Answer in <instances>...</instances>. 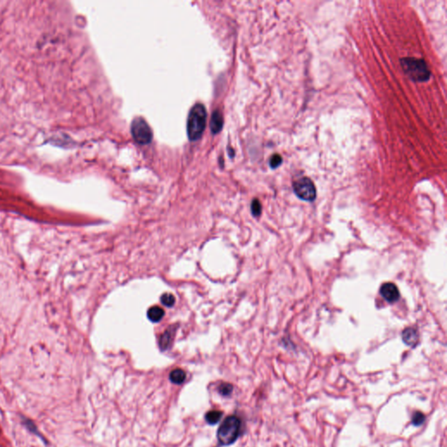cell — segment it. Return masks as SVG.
Here are the masks:
<instances>
[{
  "instance_id": "obj_17",
  "label": "cell",
  "mask_w": 447,
  "mask_h": 447,
  "mask_svg": "<svg viewBox=\"0 0 447 447\" xmlns=\"http://www.w3.org/2000/svg\"><path fill=\"white\" fill-rule=\"evenodd\" d=\"M219 393L223 396H228L233 391V386L229 383H223L219 386Z\"/></svg>"
},
{
  "instance_id": "obj_9",
  "label": "cell",
  "mask_w": 447,
  "mask_h": 447,
  "mask_svg": "<svg viewBox=\"0 0 447 447\" xmlns=\"http://www.w3.org/2000/svg\"><path fill=\"white\" fill-rule=\"evenodd\" d=\"M402 338L407 345L415 347L418 343V334L412 327H407L403 331Z\"/></svg>"
},
{
  "instance_id": "obj_5",
  "label": "cell",
  "mask_w": 447,
  "mask_h": 447,
  "mask_svg": "<svg viewBox=\"0 0 447 447\" xmlns=\"http://www.w3.org/2000/svg\"><path fill=\"white\" fill-rule=\"evenodd\" d=\"M293 188L296 196L301 199L312 202L317 197V189L310 178H300L293 184Z\"/></svg>"
},
{
  "instance_id": "obj_16",
  "label": "cell",
  "mask_w": 447,
  "mask_h": 447,
  "mask_svg": "<svg viewBox=\"0 0 447 447\" xmlns=\"http://www.w3.org/2000/svg\"><path fill=\"white\" fill-rule=\"evenodd\" d=\"M281 164H282V157H281L280 155L275 154V155H273V156L271 157L269 164L270 167L272 168V169H276V168L279 167Z\"/></svg>"
},
{
  "instance_id": "obj_8",
  "label": "cell",
  "mask_w": 447,
  "mask_h": 447,
  "mask_svg": "<svg viewBox=\"0 0 447 447\" xmlns=\"http://www.w3.org/2000/svg\"><path fill=\"white\" fill-rule=\"evenodd\" d=\"M223 125H224V119H223L221 112L219 110H215L211 115V123H210L211 133L215 135L219 133L222 130Z\"/></svg>"
},
{
  "instance_id": "obj_6",
  "label": "cell",
  "mask_w": 447,
  "mask_h": 447,
  "mask_svg": "<svg viewBox=\"0 0 447 447\" xmlns=\"http://www.w3.org/2000/svg\"><path fill=\"white\" fill-rule=\"evenodd\" d=\"M380 294L389 303L397 302L400 296L399 291L396 285L389 282L383 285L380 289Z\"/></svg>"
},
{
  "instance_id": "obj_13",
  "label": "cell",
  "mask_w": 447,
  "mask_h": 447,
  "mask_svg": "<svg viewBox=\"0 0 447 447\" xmlns=\"http://www.w3.org/2000/svg\"><path fill=\"white\" fill-rule=\"evenodd\" d=\"M161 302L166 307H171V306L174 305L176 299H175L174 295H171L170 293H166L162 295Z\"/></svg>"
},
{
  "instance_id": "obj_15",
  "label": "cell",
  "mask_w": 447,
  "mask_h": 447,
  "mask_svg": "<svg viewBox=\"0 0 447 447\" xmlns=\"http://www.w3.org/2000/svg\"><path fill=\"white\" fill-rule=\"evenodd\" d=\"M425 419H426V416L420 411H417L412 417V424L416 426H420L425 422Z\"/></svg>"
},
{
  "instance_id": "obj_2",
  "label": "cell",
  "mask_w": 447,
  "mask_h": 447,
  "mask_svg": "<svg viewBox=\"0 0 447 447\" xmlns=\"http://www.w3.org/2000/svg\"><path fill=\"white\" fill-rule=\"evenodd\" d=\"M404 73L416 82H426L429 80L431 72L426 62L422 59L406 57L400 60Z\"/></svg>"
},
{
  "instance_id": "obj_7",
  "label": "cell",
  "mask_w": 447,
  "mask_h": 447,
  "mask_svg": "<svg viewBox=\"0 0 447 447\" xmlns=\"http://www.w3.org/2000/svg\"><path fill=\"white\" fill-rule=\"evenodd\" d=\"M178 328L177 325H173L165 330L164 334L161 335L159 339V347L162 350H166L171 347V343L173 342L176 330Z\"/></svg>"
},
{
  "instance_id": "obj_14",
  "label": "cell",
  "mask_w": 447,
  "mask_h": 447,
  "mask_svg": "<svg viewBox=\"0 0 447 447\" xmlns=\"http://www.w3.org/2000/svg\"><path fill=\"white\" fill-rule=\"evenodd\" d=\"M251 211L252 213L255 217H258L259 215L261 214V204L258 199H255L252 202Z\"/></svg>"
},
{
  "instance_id": "obj_10",
  "label": "cell",
  "mask_w": 447,
  "mask_h": 447,
  "mask_svg": "<svg viewBox=\"0 0 447 447\" xmlns=\"http://www.w3.org/2000/svg\"><path fill=\"white\" fill-rule=\"evenodd\" d=\"M164 316V309L160 307H157V306H154L152 308H150L148 311V318L153 322L160 321L163 319Z\"/></svg>"
},
{
  "instance_id": "obj_12",
  "label": "cell",
  "mask_w": 447,
  "mask_h": 447,
  "mask_svg": "<svg viewBox=\"0 0 447 447\" xmlns=\"http://www.w3.org/2000/svg\"><path fill=\"white\" fill-rule=\"evenodd\" d=\"M222 418V412L219 411H211L205 415V419L210 425L217 424Z\"/></svg>"
},
{
  "instance_id": "obj_4",
  "label": "cell",
  "mask_w": 447,
  "mask_h": 447,
  "mask_svg": "<svg viewBox=\"0 0 447 447\" xmlns=\"http://www.w3.org/2000/svg\"><path fill=\"white\" fill-rule=\"evenodd\" d=\"M131 134L139 144H148L151 142L153 133L151 128L144 119L135 118L131 124Z\"/></svg>"
},
{
  "instance_id": "obj_11",
  "label": "cell",
  "mask_w": 447,
  "mask_h": 447,
  "mask_svg": "<svg viewBox=\"0 0 447 447\" xmlns=\"http://www.w3.org/2000/svg\"><path fill=\"white\" fill-rule=\"evenodd\" d=\"M186 374L185 371L181 369H176L172 371L170 374V379L171 382L176 384H181L186 380Z\"/></svg>"
},
{
  "instance_id": "obj_3",
  "label": "cell",
  "mask_w": 447,
  "mask_h": 447,
  "mask_svg": "<svg viewBox=\"0 0 447 447\" xmlns=\"http://www.w3.org/2000/svg\"><path fill=\"white\" fill-rule=\"evenodd\" d=\"M241 422L236 416H229L222 423L218 431V440L222 445L234 443L240 436Z\"/></svg>"
},
{
  "instance_id": "obj_1",
  "label": "cell",
  "mask_w": 447,
  "mask_h": 447,
  "mask_svg": "<svg viewBox=\"0 0 447 447\" xmlns=\"http://www.w3.org/2000/svg\"><path fill=\"white\" fill-rule=\"evenodd\" d=\"M206 109L197 103L190 111L187 120V135L191 141H197L202 136L206 124Z\"/></svg>"
}]
</instances>
